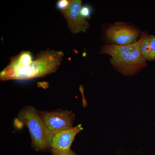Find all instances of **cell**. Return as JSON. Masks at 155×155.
<instances>
[{
    "instance_id": "obj_1",
    "label": "cell",
    "mask_w": 155,
    "mask_h": 155,
    "mask_svg": "<svg viewBox=\"0 0 155 155\" xmlns=\"http://www.w3.org/2000/svg\"><path fill=\"white\" fill-rule=\"evenodd\" d=\"M63 56L60 51L47 49L34 59L31 52L23 51L10 59L7 65L0 72L1 82L27 80L41 78L57 70Z\"/></svg>"
},
{
    "instance_id": "obj_2",
    "label": "cell",
    "mask_w": 155,
    "mask_h": 155,
    "mask_svg": "<svg viewBox=\"0 0 155 155\" xmlns=\"http://www.w3.org/2000/svg\"><path fill=\"white\" fill-rule=\"evenodd\" d=\"M148 36L147 31H144L140 38L131 44H104L100 48V53L111 56L110 63L117 72L125 76H133L147 66L146 61L141 53L140 47Z\"/></svg>"
},
{
    "instance_id": "obj_3",
    "label": "cell",
    "mask_w": 155,
    "mask_h": 155,
    "mask_svg": "<svg viewBox=\"0 0 155 155\" xmlns=\"http://www.w3.org/2000/svg\"><path fill=\"white\" fill-rule=\"evenodd\" d=\"M38 111L32 106L27 105L22 107L18 114L19 119L28 128L32 146L37 151L51 148L54 135L44 124Z\"/></svg>"
},
{
    "instance_id": "obj_4",
    "label": "cell",
    "mask_w": 155,
    "mask_h": 155,
    "mask_svg": "<svg viewBox=\"0 0 155 155\" xmlns=\"http://www.w3.org/2000/svg\"><path fill=\"white\" fill-rule=\"evenodd\" d=\"M141 33L139 29L130 24L118 22L107 27L104 36L109 44L127 45L136 42Z\"/></svg>"
},
{
    "instance_id": "obj_5",
    "label": "cell",
    "mask_w": 155,
    "mask_h": 155,
    "mask_svg": "<svg viewBox=\"0 0 155 155\" xmlns=\"http://www.w3.org/2000/svg\"><path fill=\"white\" fill-rule=\"evenodd\" d=\"M38 111L44 124L54 135L73 127L75 115L71 111L58 109Z\"/></svg>"
},
{
    "instance_id": "obj_6",
    "label": "cell",
    "mask_w": 155,
    "mask_h": 155,
    "mask_svg": "<svg viewBox=\"0 0 155 155\" xmlns=\"http://www.w3.org/2000/svg\"><path fill=\"white\" fill-rule=\"evenodd\" d=\"M82 1L71 0L67 9L61 12L71 32L73 34L85 32L90 26L87 20L81 16Z\"/></svg>"
},
{
    "instance_id": "obj_7",
    "label": "cell",
    "mask_w": 155,
    "mask_h": 155,
    "mask_svg": "<svg viewBox=\"0 0 155 155\" xmlns=\"http://www.w3.org/2000/svg\"><path fill=\"white\" fill-rule=\"evenodd\" d=\"M83 129L81 124L55 134L52 138L51 148L59 150H69L76 135Z\"/></svg>"
},
{
    "instance_id": "obj_8",
    "label": "cell",
    "mask_w": 155,
    "mask_h": 155,
    "mask_svg": "<svg viewBox=\"0 0 155 155\" xmlns=\"http://www.w3.org/2000/svg\"><path fill=\"white\" fill-rule=\"evenodd\" d=\"M150 55L148 61H155V35L148 36Z\"/></svg>"
},
{
    "instance_id": "obj_9",
    "label": "cell",
    "mask_w": 155,
    "mask_h": 155,
    "mask_svg": "<svg viewBox=\"0 0 155 155\" xmlns=\"http://www.w3.org/2000/svg\"><path fill=\"white\" fill-rule=\"evenodd\" d=\"M92 11V8L90 5L85 4L82 6L80 13L82 16L87 20L90 18Z\"/></svg>"
},
{
    "instance_id": "obj_10",
    "label": "cell",
    "mask_w": 155,
    "mask_h": 155,
    "mask_svg": "<svg viewBox=\"0 0 155 155\" xmlns=\"http://www.w3.org/2000/svg\"><path fill=\"white\" fill-rule=\"evenodd\" d=\"M71 0H60L57 1V8L61 12L63 11L67 8L69 6Z\"/></svg>"
},
{
    "instance_id": "obj_11",
    "label": "cell",
    "mask_w": 155,
    "mask_h": 155,
    "mask_svg": "<svg viewBox=\"0 0 155 155\" xmlns=\"http://www.w3.org/2000/svg\"><path fill=\"white\" fill-rule=\"evenodd\" d=\"M52 155H76L70 150H59L51 149Z\"/></svg>"
},
{
    "instance_id": "obj_12",
    "label": "cell",
    "mask_w": 155,
    "mask_h": 155,
    "mask_svg": "<svg viewBox=\"0 0 155 155\" xmlns=\"http://www.w3.org/2000/svg\"><path fill=\"white\" fill-rule=\"evenodd\" d=\"M49 83L46 82H39L37 83V86L38 87H41L44 89H46L49 87Z\"/></svg>"
}]
</instances>
